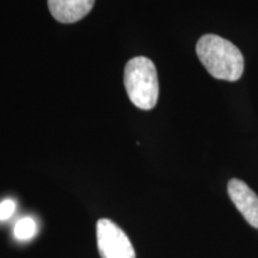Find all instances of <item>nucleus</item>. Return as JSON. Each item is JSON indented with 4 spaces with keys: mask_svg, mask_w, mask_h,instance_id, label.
<instances>
[{
    "mask_svg": "<svg viewBox=\"0 0 258 258\" xmlns=\"http://www.w3.org/2000/svg\"><path fill=\"white\" fill-rule=\"evenodd\" d=\"M196 54L214 78L237 82L244 72V56L232 42L218 35L207 34L198 41Z\"/></svg>",
    "mask_w": 258,
    "mask_h": 258,
    "instance_id": "1",
    "label": "nucleus"
},
{
    "mask_svg": "<svg viewBox=\"0 0 258 258\" xmlns=\"http://www.w3.org/2000/svg\"><path fill=\"white\" fill-rule=\"evenodd\" d=\"M124 88L135 106L141 110H151L159 97V82L153 61L145 56L129 60L124 69Z\"/></svg>",
    "mask_w": 258,
    "mask_h": 258,
    "instance_id": "2",
    "label": "nucleus"
},
{
    "mask_svg": "<svg viewBox=\"0 0 258 258\" xmlns=\"http://www.w3.org/2000/svg\"><path fill=\"white\" fill-rule=\"evenodd\" d=\"M97 245L102 258H135L128 235L109 219H99L96 226Z\"/></svg>",
    "mask_w": 258,
    "mask_h": 258,
    "instance_id": "3",
    "label": "nucleus"
},
{
    "mask_svg": "<svg viewBox=\"0 0 258 258\" xmlns=\"http://www.w3.org/2000/svg\"><path fill=\"white\" fill-rule=\"evenodd\" d=\"M227 192L235 208L240 212L245 221L258 228V196L241 179L232 178L227 184Z\"/></svg>",
    "mask_w": 258,
    "mask_h": 258,
    "instance_id": "4",
    "label": "nucleus"
},
{
    "mask_svg": "<svg viewBox=\"0 0 258 258\" xmlns=\"http://www.w3.org/2000/svg\"><path fill=\"white\" fill-rule=\"evenodd\" d=\"M95 0H48L51 16L64 24L76 23L91 11Z\"/></svg>",
    "mask_w": 258,
    "mask_h": 258,
    "instance_id": "5",
    "label": "nucleus"
},
{
    "mask_svg": "<svg viewBox=\"0 0 258 258\" xmlns=\"http://www.w3.org/2000/svg\"><path fill=\"white\" fill-rule=\"evenodd\" d=\"M37 233V224L34 219L30 217L22 218L21 220L16 222L14 228V234L16 239L21 241L30 240Z\"/></svg>",
    "mask_w": 258,
    "mask_h": 258,
    "instance_id": "6",
    "label": "nucleus"
},
{
    "mask_svg": "<svg viewBox=\"0 0 258 258\" xmlns=\"http://www.w3.org/2000/svg\"><path fill=\"white\" fill-rule=\"evenodd\" d=\"M16 211V202L14 200H4L0 202V221L8 220L14 215Z\"/></svg>",
    "mask_w": 258,
    "mask_h": 258,
    "instance_id": "7",
    "label": "nucleus"
}]
</instances>
